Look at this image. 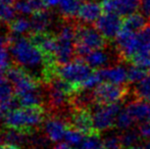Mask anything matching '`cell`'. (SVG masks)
<instances>
[{
  "label": "cell",
  "mask_w": 150,
  "mask_h": 149,
  "mask_svg": "<svg viewBox=\"0 0 150 149\" xmlns=\"http://www.w3.org/2000/svg\"><path fill=\"white\" fill-rule=\"evenodd\" d=\"M9 50L13 61L35 80L47 77V68L53 58L46 56L32 39L11 35Z\"/></svg>",
  "instance_id": "6da1fadb"
},
{
  "label": "cell",
  "mask_w": 150,
  "mask_h": 149,
  "mask_svg": "<svg viewBox=\"0 0 150 149\" xmlns=\"http://www.w3.org/2000/svg\"><path fill=\"white\" fill-rule=\"evenodd\" d=\"M7 78L13 84L16 99L21 106L32 107L41 105L43 94L37 84V80L20 66L10 68L7 71Z\"/></svg>",
  "instance_id": "7a4b0ae2"
},
{
  "label": "cell",
  "mask_w": 150,
  "mask_h": 149,
  "mask_svg": "<svg viewBox=\"0 0 150 149\" xmlns=\"http://www.w3.org/2000/svg\"><path fill=\"white\" fill-rule=\"evenodd\" d=\"M44 119V112L40 106L18 107L6 112L4 123L6 127L11 129L30 131L39 127Z\"/></svg>",
  "instance_id": "3957f363"
},
{
  "label": "cell",
  "mask_w": 150,
  "mask_h": 149,
  "mask_svg": "<svg viewBox=\"0 0 150 149\" xmlns=\"http://www.w3.org/2000/svg\"><path fill=\"white\" fill-rule=\"evenodd\" d=\"M56 50L54 60L59 64H64L71 61L76 54L77 44V27L71 24L62 25L55 36Z\"/></svg>",
  "instance_id": "277c9868"
},
{
  "label": "cell",
  "mask_w": 150,
  "mask_h": 149,
  "mask_svg": "<svg viewBox=\"0 0 150 149\" xmlns=\"http://www.w3.org/2000/svg\"><path fill=\"white\" fill-rule=\"evenodd\" d=\"M105 39L97 29L86 25L77 27L76 55L83 58L91 50L103 48L106 44Z\"/></svg>",
  "instance_id": "5b68a950"
},
{
  "label": "cell",
  "mask_w": 150,
  "mask_h": 149,
  "mask_svg": "<svg viewBox=\"0 0 150 149\" xmlns=\"http://www.w3.org/2000/svg\"><path fill=\"white\" fill-rule=\"evenodd\" d=\"M122 109L120 102L117 103H97L91 107L93 128L97 133L106 132L115 126V119Z\"/></svg>",
  "instance_id": "8992f818"
},
{
  "label": "cell",
  "mask_w": 150,
  "mask_h": 149,
  "mask_svg": "<svg viewBox=\"0 0 150 149\" xmlns=\"http://www.w3.org/2000/svg\"><path fill=\"white\" fill-rule=\"evenodd\" d=\"M92 73V68L84 60H73L67 64H60L57 68L58 77L75 86L77 90H79L82 84Z\"/></svg>",
  "instance_id": "52a82bcc"
},
{
  "label": "cell",
  "mask_w": 150,
  "mask_h": 149,
  "mask_svg": "<svg viewBox=\"0 0 150 149\" xmlns=\"http://www.w3.org/2000/svg\"><path fill=\"white\" fill-rule=\"evenodd\" d=\"M77 91L75 86L67 83L61 78L52 79L48 89V101L53 109L63 108L69 102V97L74 91Z\"/></svg>",
  "instance_id": "ba28073f"
},
{
  "label": "cell",
  "mask_w": 150,
  "mask_h": 149,
  "mask_svg": "<svg viewBox=\"0 0 150 149\" xmlns=\"http://www.w3.org/2000/svg\"><path fill=\"white\" fill-rule=\"evenodd\" d=\"M93 93L96 103L107 104L120 102L126 97L128 90L122 85H115L103 82L93 90Z\"/></svg>",
  "instance_id": "9c48e42d"
},
{
  "label": "cell",
  "mask_w": 150,
  "mask_h": 149,
  "mask_svg": "<svg viewBox=\"0 0 150 149\" xmlns=\"http://www.w3.org/2000/svg\"><path fill=\"white\" fill-rule=\"evenodd\" d=\"M122 24L124 22L120 16L111 12H105L97 20L95 26L104 38L113 39L117 38L119 33L122 31Z\"/></svg>",
  "instance_id": "30bf717a"
},
{
  "label": "cell",
  "mask_w": 150,
  "mask_h": 149,
  "mask_svg": "<svg viewBox=\"0 0 150 149\" xmlns=\"http://www.w3.org/2000/svg\"><path fill=\"white\" fill-rule=\"evenodd\" d=\"M115 43L120 55L127 59H132L139 50L138 33L122 29L115 38Z\"/></svg>",
  "instance_id": "8fae6325"
},
{
  "label": "cell",
  "mask_w": 150,
  "mask_h": 149,
  "mask_svg": "<svg viewBox=\"0 0 150 149\" xmlns=\"http://www.w3.org/2000/svg\"><path fill=\"white\" fill-rule=\"evenodd\" d=\"M14 87L7 76L0 74V108L4 112H11L18 107V99L14 98Z\"/></svg>",
  "instance_id": "7c38bea8"
},
{
  "label": "cell",
  "mask_w": 150,
  "mask_h": 149,
  "mask_svg": "<svg viewBox=\"0 0 150 149\" xmlns=\"http://www.w3.org/2000/svg\"><path fill=\"white\" fill-rule=\"evenodd\" d=\"M141 0H103L101 5L104 12H111L120 16H128L137 11Z\"/></svg>",
  "instance_id": "4fadbf2b"
},
{
  "label": "cell",
  "mask_w": 150,
  "mask_h": 149,
  "mask_svg": "<svg viewBox=\"0 0 150 149\" xmlns=\"http://www.w3.org/2000/svg\"><path fill=\"white\" fill-rule=\"evenodd\" d=\"M44 134L49 139V141L58 143L64 139L65 132L67 130V121L61 117H50L44 123Z\"/></svg>",
  "instance_id": "5bb4252c"
},
{
  "label": "cell",
  "mask_w": 150,
  "mask_h": 149,
  "mask_svg": "<svg viewBox=\"0 0 150 149\" xmlns=\"http://www.w3.org/2000/svg\"><path fill=\"white\" fill-rule=\"evenodd\" d=\"M67 123L71 124V126L75 129H78L85 134H90L94 131L93 128V121L91 112L88 109H78L76 108L75 112L69 114Z\"/></svg>",
  "instance_id": "9a60e30c"
},
{
  "label": "cell",
  "mask_w": 150,
  "mask_h": 149,
  "mask_svg": "<svg viewBox=\"0 0 150 149\" xmlns=\"http://www.w3.org/2000/svg\"><path fill=\"white\" fill-rule=\"evenodd\" d=\"M101 81L106 83L124 85L128 81V68L122 66H113L110 68H102L97 70Z\"/></svg>",
  "instance_id": "2e32d148"
},
{
  "label": "cell",
  "mask_w": 150,
  "mask_h": 149,
  "mask_svg": "<svg viewBox=\"0 0 150 149\" xmlns=\"http://www.w3.org/2000/svg\"><path fill=\"white\" fill-rule=\"evenodd\" d=\"M31 20V28L33 34H46L53 24V16L48 10H41L33 14Z\"/></svg>",
  "instance_id": "e0dca14e"
},
{
  "label": "cell",
  "mask_w": 150,
  "mask_h": 149,
  "mask_svg": "<svg viewBox=\"0 0 150 149\" xmlns=\"http://www.w3.org/2000/svg\"><path fill=\"white\" fill-rule=\"evenodd\" d=\"M102 5L96 1H87L82 4L78 18L85 24H93L102 16Z\"/></svg>",
  "instance_id": "ac0fdd59"
},
{
  "label": "cell",
  "mask_w": 150,
  "mask_h": 149,
  "mask_svg": "<svg viewBox=\"0 0 150 149\" xmlns=\"http://www.w3.org/2000/svg\"><path fill=\"white\" fill-rule=\"evenodd\" d=\"M127 110L130 112L135 121H150V103L144 100L137 99L127 105Z\"/></svg>",
  "instance_id": "d6986e66"
},
{
  "label": "cell",
  "mask_w": 150,
  "mask_h": 149,
  "mask_svg": "<svg viewBox=\"0 0 150 149\" xmlns=\"http://www.w3.org/2000/svg\"><path fill=\"white\" fill-rule=\"evenodd\" d=\"M1 140L2 144H8V145H12L20 148L21 146L26 145L30 139H29L26 131L8 128L7 131L1 134Z\"/></svg>",
  "instance_id": "ffe728a7"
},
{
  "label": "cell",
  "mask_w": 150,
  "mask_h": 149,
  "mask_svg": "<svg viewBox=\"0 0 150 149\" xmlns=\"http://www.w3.org/2000/svg\"><path fill=\"white\" fill-rule=\"evenodd\" d=\"M110 55L109 53H107L105 50H103L102 48L100 49H95V50H91L87 55H85L83 57V60L85 62H87L88 64L91 66L92 68H102L105 66L110 62Z\"/></svg>",
  "instance_id": "44dd1931"
},
{
  "label": "cell",
  "mask_w": 150,
  "mask_h": 149,
  "mask_svg": "<svg viewBox=\"0 0 150 149\" xmlns=\"http://www.w3.org/2000/svg\"><path fill=\"white\" fill-rule=\"evenodd\" d=\"M33 42L39 46L43 53L48 57L54 59V53L56 50V39L55 37L50 36L49 34H34L32 38Z\"/></svg>",
  "instance_id": "7402d4cb"
},
{
  "label": "cell",
  "mask_w": 150,
  "mask_h": 149,
  "mask_svg": "<svg viewBox=\"0 0 150 149\" xmlns=\"http://www.w3.org/2000/svg\"><path fill=\"white\" fill-rule=\"evenodd\" d=\"M45 3L43 0H18L14 3L16 12L23 16H30L44 9Z\"/></svg>",
  "instance_id": "603a6c76"
},
{
  "label": "cell",
  "mask_w": 150,
  "mask_h": 149,
  "mask_svg": "<svg viewBox=\"0 0 150 149\" xmlns=\"http://www.w3.org/2000/svg\"><path fill=\"white\" fill-rule=\"evenodd\" d=\"M145 27H146V16L142 13H137V12L126 16L124 24H122V29L134 33H139Z\"/></svg>",
  "instance_id": "cb8c5ba5"
},
{
  "label": "cell",
  "mask_w": 150,
  "mask_h": 149,
  "mask_svg": "<svg viewBox=\"0 0 150 149\" xmlns=\"http://www.w3.org/2000/svg\"><path fill=\"white\" fill-rule=\"evenodd\" d=\"M82 4V0H60L57 6L61 16L67 18H73L78 16Z\"/></svg>",
  "instance_id": "d4e9b609"
},
{
  "label": "cell",
  "mask_w": 150,
  "mask_h": 149,
  "mask_svg": "<svg viewBox=\"0 0 150 149\" xmlns=\"http://www.w3.org/2000/svg\"><path fill=\"white\" fill-rule=\"evenodd\" d=\"M9 29L11 35L16 36H24L28 32L32 31L31 28V20L27 18L26 16H18L16 18L10 22Z\"/></svg>",
  "instance_id": "484cf974"
},
{
  "label": "cell",
  "mask_w": 150,
  "mask_h": 149,
  "mask_svg": "<svg viewBox=\"0 0 150 149\" xmlns=\"http://www.w3.org/2000/svg\"><path fill=\"white\" fill-rule=\"evenodd\" d=\"M141 139L142 138H141L138 130L136 131L134 129H129L120 134L122 149H131L139 145V142H140Z\"/></svg>",
  "instance_id": "4316f807"
},
{
  "label": "cell",
  "mask_w": 150,
  "mask_h": 149,
  "mask_svg": "<svg viewBox=\"0 0 150 149\" xmlns=\"http://www.w3.org/2000/svg\"><path fill=\"white\" fill-rule=\"evenodd\" d=\"M134 94L138 99L150 102V75H147L143 80L136 83Z\"/></svg>",
  "instance_id": "83f0119b"
},
{
  "label": "cell",
  "mask_w": 150,
  "mask_h": 149,
  "mask_svg": "<svg viewBox=\"0 0 150 149\" xmlns=\"http://www.w3.org/2000/svg\"><path fill=\"white\" fill-rule=\"evenodd\" d=\"M86 135L87 134L83 133L82 131L78 129H75V128H67V132H65L64 135V142L67 143L71 148L75 147L78 148L80 145L82 144V142L84 141Z\"/></svg>",
  "instance_id": "f1b7e54d"
},
{
  "label": "cell",
  "mask_w": 150,
  "mask_h": 149,
  "mask_svg": "<svg viewBox=\"0 0 150 149\" xmlns=\"http://www.w3.org/2000/svg\"><path fill=\"white\" fill-rule=\"evenodd\" d=\"M77 149H105V147L99 133L92 132L86 135L84 141Z\"/></svg>",
  "instance_id": "f546056e"
},
{
  "label": "cell",
  "mask_w": 150,
  "mask_h": 149,
  "mask_svg": "<svg viewBox=\"0 0 150 149\" xmlns=\"http://www.w3.org/2000/svg\"><path fill=\"white\" fill-rule=\"evenodd\" d=\"M134 123H135V119L130 114V112L127 110V108H122L117 117L115 126L119 130L126 131V130L132 129Z\"/></svg>",
  "instance_id": "4dcf8cb0"
},
{
  "label": "cell",
  "mask_w": 150,
  "mask_h": 149,
  "mask_svg": "<svg viewBox=\"0 0 150 149\" xmlns=\"http://www.w3.org/2000/svg\"><path fill=\"white\" fill-rule=\"evenodd\" d=\"M102 141L105 149H122L120 134L117 132H105Z\"/></svg>",
  "instance_id": "1f68e13d"
},
{
  "label": "cell",
  "mask_w": 150,
  "mask_h": 149,
  "mask_svg": "<svg viewBox=\"0 0 150 149\" xmlns=\"http://www.w3.org/2000/svg\"><path fill=\"white\" fill-rule=\"evenodd\" d=\"M16 10L11 4L0 0V22L10 23L16 18Z\"/></svg>",
  "instance_id": "d6a6232c"
},
{
  "label": "cell",
  "mask_w": 150,
  "mask_h": 149,
  "mask_svg": "<svg viewBox=\"0 0 150 149\" xmlns=\"http://www.w3.org/2000/svg\"><path fill=\"white\" fill-rule=\"evenodd\" d=\"M147 76L146 74V70L140 66H131L128 68V81L130 83H138L141 80H143L145 77Z\"/></svg>",
  "instance_id": "836d02e7"
},
{
  "label": "cell",
  "mask_w": 150,
  "mask_h": 149,
  "mask_svg": "<svg viewBox=\"0 0 150 149\" xmlns=\"http://www.w3.org/2000/svg\"><path fill=\"white\" fill-rule=\"evenodd\" d=\"M132 61L136 66L148 70L150 68V52L140 50L132 57Z\"/></svg>",
  "instance_id": "e575fe53"
},
{
  "label": "cell",
  "mask_w": 150,
  "mask_h": 149,
  "mask_svg": "<svg viewBox=\"0 0 150 149\" xmlns=\"http://www.w3.org/2000/svg\"><path fill=\"white\" fill-rule=\"evenodd\" d=\"M139 50L150 52V26H146L138 33Z\"/></svg>",
  "instance_id": "d590c367"
},
{
  "label": "cell",
  "mask_w": 150,
  "mask_h": 149,
  "mask_svg": "<svg viewBox=\"0 0 150 149\" xmlns=\"http://www.w3.org/2000/svg\"><path fill=\"white\" fill-rule=\"evenodd\" d=\"M11 60L12 56L11 53H10V50L8 48L0 50V74L9 70Z\"/></svg>",
  "instance_id": "8d00e7d4"
},
{
  "label": "cell",
  "mask_w": 150,
  "mask_h": 149,
  "mask_svg": "<svg viewBox=\"0 0 150 149\" xmlns=\"http://www.w3.org/2000/svg\"><path fill=\"white\" fill-rule=\"evenodd\" d=\"M139 134L142 139H150V121H143L138 128Z\"/></svg>",
  "instance_id": "74e56055"
},
{
  "label": "cell",
  "mask_w": 150,
  "mask_h": 149,
  "mask_svg": "<svg viewBox=\"0 0 150 149\" xmlns=\"http://www.w3.org/2000/svg\"><path fill=\"white\" fill-rule=\"evenodd\" d=\"M10 45V37L6 35V32L3 30H0V50H3L8 48Z\"/></svg>",
  "instance_id": "f35d334b"
},
{
  "label": "cell",
  "mask_w": 150,
  "mask_h": 149,
  "mask_svg": "<svg viewBox=\"0 0 150 149\" xmlns=\"http://www.w3.org/2000/svg\"><path fill=\"white\" fill-rule=\"evenodd\" d=\"M141 13L146 18H150V0H141L140 2Z\"/></svg>",
  "instance_id": "ab89813d"
},
{
  "label": "cell",
  "mask_w": 150,
  "mask_h": 149,
  "mask_svg": "<svg viewBox=\"0 0 150 149\" xmlns=\"http://www.w3.org/2000/svg\"><path fill=\"white\" fill-rule=\"evenodd\" d=\"M43 1L45 3V5L48 6V7H54V6L58 5L60 0H43Z\"/></svg>",
  "instance_id": "60d3db41"
},
{
  "label": "cell",
  "mask_w": 150,
  "mask_h": 149,
  "mask_svg": "<svg viewBox=\"0 0 150 149\" xmlns=\"http://www.w3.org/2000/svg\"><path fill=\"white\" fill-rule=\"evenodd\" d=\"M52 149H71V146L67 143H65V142H59V143L56 144Z\"/></svg>",
  "instance_id": "b9f144b4"
},
{
  "label": "cell",
  "mask_w": 150,
  "mask_h": 149,
  "mask_svg": "<svg viewBox=\"0 0 150 149\" xmlns=\"http://www.w3.org/2000/svg\"><path fill=\"white\" fill-rule=\"evenodd\" d=\"M0 149H20V148L12 145H8V144H2V145H0Z\"/></svg>",
  "instance_id": "7bdbcfd3"
},
{
  "label": "cell",
  "mask_w": 150,
  "mask_h": 149,
  "mask_svg": "<svg viewBox=\"0 0 150 149\" xmlns=\"http://www.w3.org/2000/svg\"><path fill=\"white\" fill-rule=\"evenodd\" d=\"M131 149H150V146L147 145L146 147H143V146L137 145V146H135V147H133V148H131Z\"/></svg>",
  "instance_id": "ee69618b"
},
{
  "label": "cell",
  "mask_w": 150,
  "mask_h": 149,
  "mask_svg": "<svg viewBox=\"0 0 150 149\" xmlns=\"http://www.w3.org/2000/svg\"><path fill=\"white\" fill-rule=\"evenodd\" d=\"M3 113H4V112L1 109V108H0V124H1V123H2V121H3V119H4V115H3Z\"/></svg>",
  "instance_id": "f6af8a7d"
},
{
  "label": "cell",
  "mask_w": 150,
  "mask_h": 149,
  "mask_svg": "<svg viewBox=\"0 0 150 149\" xmlns=\"http://www.w3.org/2000/svg\"><path fill=\"white\" fill-rule=\"evenodd\" d=\"M2 1L6 2V3H9V4H12V3H16L18 0H2Z\"/></svg>",
  "instance_id": "bcb514c9"
},
{
  "label": "cell",
  "mask_w": 150,
  "mask_h": 149,
  "mask_svg": "<svg viewBox=\"0 0 150 149\" xmlns=\"http://www.w3.org/2000/svg\"><path fill=\"white\" fill-rule=\"evenodd\" d=\"M148 145H149V146H150V143H149V144H148Z\"/></svg>",
  "instance_id": "7dc6e473"
},
{
  "label": "cell",
  "mask_w": 150,
  "mask_h": 149,
  "mask_svg": "<svg viewBox=\"0 0 150 149\" xmlns=\"http://www.w3.org/2000/svg\"><path fill=\"white\" fill-rule=\"evenodd\" d=\"M149 70H150V68H149Z\"/></svg>",
  "instance_id": "c3c4849f"
}]
</instances>
